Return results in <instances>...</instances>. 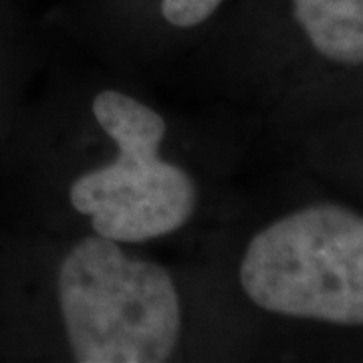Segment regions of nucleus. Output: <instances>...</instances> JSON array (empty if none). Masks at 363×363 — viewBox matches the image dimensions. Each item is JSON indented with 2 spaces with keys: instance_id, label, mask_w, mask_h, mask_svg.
<instances>
[{
  "instance_id": "nucleus-1",
  "label": "nucleus",
  "mask_w": 363,
  "mask_h": 363,
  "mask_svg": "<svg viewBox=\"0 0 363 363\" xmlns=\"http://www.w3.org/2000/svg\"><path fill=\"white\" fill-rule=\"evenodd\" d=\"M49 35L0 150V224L190 257L260 164L252 142L220 111L174 104Z\"/></svg>"
},
{
  "instance_id": "nucleus-2",
  "label": "nucleus",
  "mask_w": 363,
  "mask_h": 363,
  "mask_svg": "<svg viewBox=\"0 0 363 363\" xmlns=\"http://www.w3.org/2000/svg\"><path fill=\"white\" fill-rule=\"evenodd\" d=\"M0 363H248V351L194 257L0 224Z\"/></svg>"
},
{
  "instance_id": "nucleus-3",
  "label": "nucleus",
  "mask_w": 363,
  "mask_h": 363,
  "mask_svg": "<svg viewBox=\"0 0 363 363\" xmlns=\"http://www.w3.org/2000/svg\"><path fill=\"white\" fill-rule=\"evenodd\" d=\"M190 257L250 362H363V204L297 166L260 164Z\"/></svg>"
},
{
  "instance_id": "nucleus-4",
  "label": "nucleus",
  "mask_w": 363,
  "mask_h": 363,
  "mask_svg": "<svg viewBox=\"0 0 363 363\" xmlns=\"http://www.w3.org/2000/svg\"><path fill=\"white\" fill-rule=\"evenodd\" d=\"M169 93L230 117L269 162L363 95V0H233Z\"/></svg>"
},
{
  "instance_id": "nucleus-5",
  "label": "nucleus",
  "mask_w": 363,
  "mask_h": 363,
  "mask_svg": "<svg viewBox=\"0 0 363 363\" xmlns=\"http://www.w3.org/2000/svg\"><path fill=\"white\" fill-rule=\"evenodd\" d=\"M233 0H51L40 13L91 59L172 91Z\"/></svg>"
},
{
  "instance_id": "nucleus-6",
  "label": "nucleus",
  "mask_w": 363,
  "mask_h": 363,
  "mask_svg": "<svg viewBox=\"0 0 363 363\" xmlns=\"http://www.w3.org/2000/svg\"><path fill=\"white\" fill-rule=\"evenodd\" d=\"M269 162L297 166L363 204V95L335 116L286 140Z\"/></svg>"
},
{
  "instance_id": "nucleus-7",
  "label": "nucleus",
  "mask_w": 363,
  "mask_h": 363,
  "mask_svg": "<svg viewBox=\"0 0 363 363\" xmlns=\"http://www.w3.org/2000/svg\"><path fill=\"white\" fill-rule=\"evenodd\" d=\"M47 21L30 0H0V150L49 55Z\"/></svg>"
}]
</instances>
